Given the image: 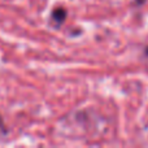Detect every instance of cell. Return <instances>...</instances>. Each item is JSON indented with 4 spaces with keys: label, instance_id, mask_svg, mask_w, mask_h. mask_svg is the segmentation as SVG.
Listing matches in <instances>:
<instances>
[{
    "label": "cell",
    "instance_id": "1",
    "mask_svg": "<svg viewBox=\"0 0 148 148\" xmlns=\"http://www.w3.org/2000/svg\"><path fill=\"white\" fill-rule=\"evenodd\" d=\"M55 17H59V21L57 22H62V20L65 18V10L64 9H57V10H55V13H53V18Z\"/></svg>",
    "mask_w": 148,
    "mask_h": 148
}]
</instances>
